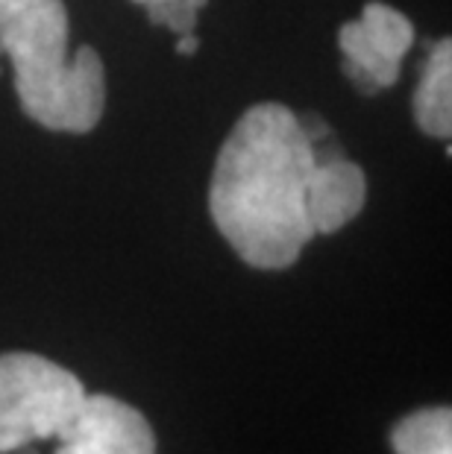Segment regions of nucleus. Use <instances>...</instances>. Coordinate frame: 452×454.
I'll return each mask as SVG.
<instances>
[{
  "label": "nucleus",
  "instance_id": "8",
  "mask_svg": "<svg viewBox=\"0 0 452 454\" xmlns=\"http://www.w3.org/2000/svg\"><path fill=\"white\" fill-rule=\"evenodd\" d=\"M397 454H452V411L426 408L402 419L391 431Z\"/></svg>",
  "mask_w": 452,
  "mask_h": 454
},
{
  "label": "nucleus",
  "instance_id": "1",
  "mask_svg": "<svg viewBox=\"0 0 452 454\" xmlns=\"http://www.w3.org/2000/svg\"><path fill=\"white\" fill-rule=\"evenodd\" d=\"M314 141L279 103L247 109L218 153L209 211L226 244L256 270L291 267L314 238L305 185Z\"/></svg>",
  "mask_w": 452,
  "mask_h": 454
},
{
  "label": "nucleus",
  "instance_id": "11",
  "mask_svg": "<svg viewBox=\"0 0 452 454\" xmlns=\"http://www.w3.org/2000/svg\"><path fill=\"white\" fill-rule=\"evenodd\" d=\"M12 454H38V451L33 446H21V449H15Z\"/></svg>",
  "mask_w": 452,
  "mask_h": 454
},
{
  "label": "nucleus",
  "instance_id": "3",
  "mask_svg": "<svg viewBox=\"0 0 452 454\" xmlns=\"http://www.w3.org/2000/svg\"><path fill=\"white\" fill-rule=\"evenodd\" d=\"M85 399L71 370L33 352L0 355V454L59 437Z\"/></svg>",
  "mask_w": 452,
  "mask_h": 454
},
{
  "label": "nucleus",
  "instance_id": "9",
  "mask_svg": "<svg viewBox=\"0 0 452 454\" xmlns=\"http://www.w3.org/2000/svg\"><path fill=\"white\" fill-rule=\"evenodd\" d=\"M206 4L209 0H153V4H147V12L153 24H165L177 35H186L194 33L197 12Z\"/></svg>",
  "mask_w": 452,
  "mask_h": 454
},
{
  "label": "nucleus",
  "instance_id": "7",
  "mask_svg": "<svg viewBox=\"0 0 452 454\" xmlns=\"http://www.w3.org/2000/svg\"><path fill=\"white\" fill-rule=\"evenodd\" d=\"M415 118L417 127L432 138L452 135V47L447 38L435 44L423 67L415 91Z\"/></svg>",
  "mask_w": 452,
  "mask_h": 454
},
{
  "label": "nucleus",
  "instance_id": "2",
  "mask_svg": "<svg viewBox=\"0 0 452 454\" xmlns=\"http://www.w3.org/2000/svg\"><path fill=\"white\" fill-rule=\"evenodd\" d=\"M62 0H0V53L12 59L24 114L53 132H91L103 118L106 74L94 47L68 56Z\"/></svg>",
  "mask_w": 452,
  "mask_h": 454
},
{
  "label": "nucleus",
  "instance_id": "4",
  "mask_svg": "<svg viewBox=\"0 0 452 454\" xmlns=\"http://www.w3.org/2000/svg\"><path fill=\"white\" fill-rule=\"evenodd\" d=\"M338 44L347 56L350 80L364 94H377L400 80L402 56L415 44V27L400 9L368 4L359 21H347L338 30Z\"/></svg>",
  "mask_w": 452,
  "mask_h": 454
},
{
  "label": "nucleus",
  "instance_id": "6",
  "mask_svg": "<svg viewBox=\"0 0 452 454\" xmlns=\"http://www.w3.org/2000/svg\"><path fill=\"white\" fill-rule=\"evenodd\" d=\"M368 200V176L355 161L326 153L314 141V168L305 185V211L314 235H332L350 223Z\"/></svg>",
  "mask_w": 452,
  "mask_h": 454
},
{
  "label": "nucleus",
  "instance_id": "5",
  "mask_svg": "<svg viewBox=\"0 0 452 454\" xmlns=\"http://www.w3.org/2000/svg\"><path fill=\"white\" fill-rule=\"evenodd\" d=\"M56 440L53 454H156V437L144 413L103 393H85Z\"/></svg>",
  "mask_w": 452,
  "mask_h": 454
},
{
  "label": "nucleus",
  "instance_id": "10",
  "mask_svg": "<svg viewBox=\"0 0 452 454\" xmlns=\"http://www.w3.org/2000/svg\"><path fill=\"white\" fill-rule=\"evenodd\" d=\"M177 53H179V56H191V53H197V35H194V33H186V35H179Z\"/></svg>",
  "mask_w": 452,
  "mask_h": 454
},
{
  "label": "nucleus",
  "instance_id": "12",
  "mask_svg": "<svg viewBox=\"0 0 452 454\" xmlns=\"http://www.w3.org/2000/svg\"><path fill=\"white\" fill-rule=\"evenodd\" d=\"M136 4H144V6H147V4H153V0H136Z\"/></svg>",
  "mask_w": 452,
  "mask_h": 454
}]
</instances>
